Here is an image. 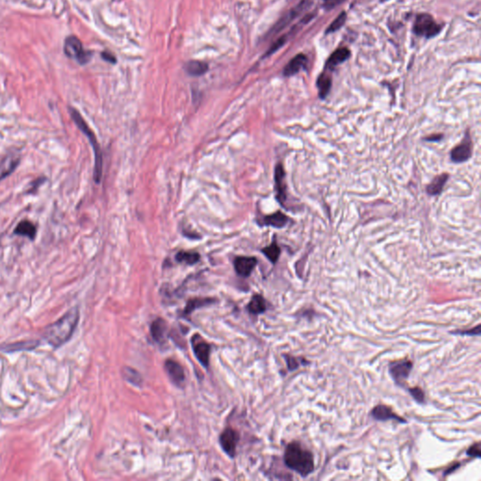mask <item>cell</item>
I'll return each instance as SVG.
<instances>
[{
    "label": "cell",
    "mask_w": 481,
    "mask_h": 481,
    "mask_svg": "<svg viewBox=\"0 0 481 481\" xmlns=\"http://www.w3.org/2000/svg\"><path fill=\"white\" fill-rule=\"evenodd\" d=\"M79 321V310L72 308L59 320L45 329V339L54 348L62 346L75 333Z\"/></svg>",
    "instance_id": "cell-1"
},
{
    "label": "cell",
    "mask_w": 481,
    "mask_h": 481,
    "mask_svg": "<svg viewBox=\"0 0 481 481\" xmlns=\"http://www.w3.org/2000/svg\"><path fill=\"white\" fill-rule=\"evenodd\" d=\"M284 461L289 469L302 476H307L314 471V457L297 442L289 443L284 455Z\"/></svg>",
    "instance_id": "cell-2"
},
{
    "label": "cell",
    "mask_w": 481,
    "mask_h": 481,
    "mask_svg": "<svg viewBox=\"0 0 481 481\" xmlns=\"http://www.w3.org/2000/svg\"><path fill=\"white\" fill-rule=\"evenodd\" d=\"M69 112L72 119V121L77 124V127L82 131L84 135H86L89 138L93 152H94V156H95V166H94V173H93V178L96 181V183H99L102 180V175H103V155H102V151L100 148V145L97 140L96 135L93 133V131L90 128L88 123L85 122L82 116L77 109L69 107Z\"/></svg>",
    "instance_id": "cell-3"
},
{
    "label": "cell",
    "mask_w": 481,
    "mask_h": 481,
    "mask_svg": "<svg viewBox=\"0 0 481 481\" xmlns=\"http://www.w3.org/2000/svg\"><path fill=\"white\" fill-rule=\"evenodd\" d=\"M441 28L442 26L438 25L436 21L433 19L430 14L422 13L417 15L414 26V32L421 37L432 38L441 31Z\"/></svg>",
    "instance_id": "cell-4"
},
{
    "label": "cell",
    "mask_w": 481,
    "mask_h": 481,
    "mask_svg": "<svg viewBox=\"0 0 481 481\" xmlns=\"http://www.w3.org/2000/svg\"><path fill=\"white\" fill-rule=\"evenodd\" d=\"M64 52L67 57L76 59L79 64L84 65L90 61L91 54L84 49L79 39L71 36L66 39Z\"/></svg>",
    "instance_id": "cell-5"
},
{
    "label": "cell",
    "mask_w": 481,
    "mask_h": 481,
    "mask_svg": "<svg viewBox=\"0 0 481 481\" xmlns=\"http://www.w3.org/2000/svg\"><path fill=\"white\" fill-rule=\"evenodd\" d=\"M310 4H311V2L309 0H303L297 6L294 7L293 9H291L289 13H286L282 18L276 23V26H274L271 30V34L274 35L276 33L280 32L286 26L289 25L291 21H293L299 15H301L302 13H304L308 7L310 6Z\"/></svg>",
    "instance_id": "cell-6"
},
{
    "label": "cell",
    "mask_w": 481,
    "mask_h": 481,
    "mask_svg": "<svg viewBox=\"0 0 481 481\" xmlns=\"http://www.w3.org/2000/svg\"><path fill=\"white\" fill-rule=\"evenodd\" d=\"M192 346L195 355L200 362V364L208 368L211 353L210 345L199 335H195L192 339Z\"/></svg>",
    "instance_id": "cell-7"
},
{
    "label": "cell",
    "mask_w": 481,
    "mask_h": 481,
    "mask_svg": "<svg viewBox=\"0 0 481 481\" xmlns=\"http://www.w3.org/2000/svg\"><path fill=\"white\" fill-rule=\"evenodd\" d=\"M472 156V142L468 132L465 133L464 138L461 144L456 146L450 153V158L454 163H463L469 160Z\"/></svg>",
    "instance_id": "cell-8"
},
{
    "label": "cell",
    "mask_w": 481,
    "mask_h": 481,
    "mask_svg": "<svg viewBox=\"0 0 481 481\" xmlns=\"http://www.w3.org/2000/svg\"><path fill=\"white\" fill-rule=\"evenodd\" d=\"M413 368V363L411 361H401L395 362L390 365V374L392 378L397 383V385H402L409 378Z\"/></svg>",
    "instance_id": "cell-9"
},
{
    "label": "cell",
    "mask_w": 481,
    "mask_h": 481,
    "mask_svg": "<svg viewBox=\"0 0 481 481\" xmlns=\"http://www.w3.org/2000/svg\"><path fill=\"white\" fill-rule=\"evenodd\" d=\"M239 442V435L236 430L227 428L222 432L220 436V443L225 452L231 458H233L236 453V448Z\"/></svg>",
    "instance_id": "cell-10"
},
{
    "label": "cell",
    "mask_w": 481,
    "mask_h": 481,
    "mask_svg": "<svg viewBox=\"0 0 481 481\" xmlns=\"http://www.w3.org/2000/svg\"><path fill=\"white\" fill-rule=\"evenodd\" d=\"M165 369L173 384L178 386H180L183 384L186 380V375H184L182 366H180L178 362L173 360H167L165 363Z\"/></svg>",
    "instance_id": "cell-11"
},
{
    "label": "cell",
    "mask_w": 481,
    "mask_h": 481,
    "mask_svg": "<svg viewBox=\"0 0 481 481\" xmlns=\"http://www.w3.org/2000/svg\"><path fill=\"white\" fill-rule=\"evenodd\" d=\"M257 261L254 257H237L234 260V268L238 275L247 277L256 267Z\"/></svg>",
    "instance_id": "cell-12"
},
{
    "label": "cell",
    "mask_w": 481,
    "mask_h": 481,
    "mask_svg": "<svg viewBox=\"0 0 481 481\" xmlns=\"http://www.w3.org/2000/svg\"><path fill=\"white\" fill-rule=\"evenodd\" d=\"M21 157L17 154H8L0 162V181L9 177L19 166Z\"/></svg>",
    "instance_id": "cell-13"
},
{
    "label": "cell",
    "mask_w": 481,
    "mask_h": 481,
    "mask_svg": "<svg viewBox=\"0 0 481 481\" xmlns=\"http://www.w3.org/2000/svg\"><path fill=\"white\" fill-rule=\"evenodd\" d=\"M275 181H276V198L280 202V204H284L286 200V186H285V171L281 164H277L275 171Z\"/></svg>",
    "instance_id": "cell-14"
},
{
    "label": "cell",
    "mask_w": 481,
    "mask_h": 481,
    "mask_svg": "<svg viewBox=\"0 0 481 481\" xmlns=\"http://www.w3.org/2000/svg\"><path fill=\"white\" fill-rule=\"evenodd\" d=\"M372 417H374V419L379 420V421H386V420L395 419V420H397L398 422H401V423H405V422H406L403 418L398 417V416L392 411L391 408H389V407L386 406V405H378V406H376V407L372 410Z\"/></svg>",
    "instance_id": "cell-15"
},
{
    "label": "cell",
    "mask_w": 481,
    "mask_h": 481,
    "mask_svg": "<svg viewBox=\"0 0 481 481\" xmlns=\"http://www.w3.org/2000/svg\"><path fill=\"white\" fill-rule=\"evenodd\" d=\"M308 62V58L304 54H298L294 58H292L287 66L285 67L283 75L285 77H291L294 76L297 72L304 69Z\"/></svg>",
    "instance_id": "cell-16"
},
{
    "label": "cell",
    "mask_w": 481,
    "mask_h": 481,
    "mask_svg": "<svg viewBox=\"0 0 481 481\" xmlns=\"http://www.w3.org/2000/svg\"><path fill=\"white\" fill-rule=\"evenodd\" d=\"M167 322L160 318L155 320L151 326V334L153 339L161 345L164 344L167 340Z\"/></svg>",
    "instance_id": "cell-17"
},
{
    "label": "cell",
    "mask_w": 481,
    "mask_h": 481,
    "mask_svg": "<svg viewBox=\"0 0 481 481\" xmlns=\"http://www.w3.org/2000/svg\"><path fill=\"white\" fill-rule=\"evenodd\" d=\"M350 57H351V52L348 48H345V47L340 48V49L334 52L333 54L331 55V57L328 58L325 68L329 69V70H333L335 67L343 63Z\"/></svg>",
    "instance_id": "cell-18"
},
{
    "label": "cell",
    "mask_w": 481,
    "mask_h": 481,
    "mask_svg": "<svg viewBox=\"0 0 481 481\" xmlns=\"http://www.w3.org/2000/svg\"><path fill=\"white\" fill-rule=\"evenodd\" d=\"M288 221H289V218L283 212L278 211V212H275L271 215L264 216L263 220H262L261 225L274 227L276 229H282L287 225Z\"/></svg>",
    "instance_id": "cell-19"
},
{
    "label": "cell",
    "mask_w": 481,
    "mask_h": 481,
    "mask_svg": "<svg viewBox=\"0 0 481 481\" xmlns=\"http://www.w3.org/2000/svg\"><path fill=\"white\" fill-rule=\"evenodd\" d=\"M14 233L19 236L28 238L29 240H34L37 235V229L36 226L30 221L24 220L17 225L14 230Z\"/></svg>",
    "instance_id": "cell-20"
},
{
    "label": "cell",
    "mask_w": 481,
    "mask_h": 481,
    "mask_svg": "<svg viewBox=\"0 0 481 481\" xmlns=\"http://www.w3.org/2000/svg\"><path fill=\"white\" fill-rule=\"evenodd\" d=\"M449 179V174H441L437 176L432 180L430 184L427 186V193L430 196H437L441 194Z\"/></svg>",
    "instance_id": "cell-21"
},
{
    "label": "cell",
    "mask_w": 481,
    "mask_h": 481,
    "mask_svg": "<svg viewBox=\"0 0 481 481\" xmlns=\"http://www.w3.org/2000/svg\"><path fill=\"white\" fill-rule=\"evenodd\" d=\"M266 301L262 295H254L252 297L251 301L249 302L247 309L250 312L251 314L258 315L262 314L263 312L266 311Z\"/></svg>",
    "instance_id": "cell-22"
},
{
    "label": "cell",
    "mask_w": 481,
    "mask_h": 481,
    "mask_svg": "<svg viewBox=\"0 0 481 481\" xmlns=\"http://www.w3.org/2000/svg\"><path fill=\"white\" fill-rule=\"evenodd\" d=\"M186 71L188 75L192 77H200L203 76L208 71V65L205 62L194 60L190 61L186 65Z\"/></svg>",
    "instance_id": "cell-23"
},
{
    "label": "cell",
    "mask_w": 481,
    "mask_h": 481,
    "mask_svg": "<svg viewBox=\"0 0 481 481\" xmlns=\"http://www.w3.org/2000/svg\"><path fill=\"white\" fill-rule=\"evenodd\" d=\"M331 86H332V79L330 76L325 72L321 73L317 80L319 95L321 99H325V97L327 96L329 91L331 90Z\"/></svg>",
    "instance_id": "cell-24"
},
{
    "label": "cell",
    "mask_w": 481,
    "mask_h": 481,
    "mask_svg": "<svg viewBox=\"0 0 481 481\" xmlns=\"http://www.w3.org/2000/svg\"><path fill=\"white\" fill-rule=\"evenodd\" d=\"M199 253L197 252H189V251H180L176 255V261L178 263H186L187 265H194L197 263H199Z\"/></svg>",
    "instance_id": "cell-25"
},
{
    "label": "cell",
    "mask_w": 481,
    "mask_h": 481,
    "mask_svg": "<svg viewBox=\"0 0 481 481\" xmlns=\"http://www.w3.org/2000/svg\"><path fill=\"white\" fill-rule=\"evenodd\" d=\"M214 300L212 298H197V299L189 300V302L187 303L184 313L186 315L190 314L196 308L208 306L210 304H212Z\"/></svg>",
    "instance_id": "cell-26"
},
{
    "label": "cell",
    "mask_w": 481,
    "mask_h": 481,
    "mask_svg": "<svg viewBox=\"0 0 481 481\" xmlns=\"http://www.w3.org/2000/svg\"><path fill=\"white\" fill-rule=\"evenodd\" d=\"M263 253L266 257H268V260L271 263H276L277 260H278V257L280 256V248L276 244V241H274L271 244V245L263 248Z\"/></svg>",
    "instance_id": "cell-27"
},
{
    "label": "cell",
    "mask_w": 481,
    "mask_h": 481,
    "mask_svg": "<svg viewBox=\"0 0 481 481\" xmlns=\"http://www.w3.org/2000/svg\"><path fill=\"white\" fill-rule=\"evenodd\" d=\"M122 372H123V377L126 379L130 383H132L133 385H138V386H139V385H141L142 383H143L140 374L136 372V371H135L134 368H131V367H123Z\"/></svg>",
    "instance_id": "cell-28"
},
{
    "label": "cell",
    "mask_w": 481,
    "mask_h": 481,
    "mask_svg": "<svg viewBox=\"0 0 481 481\" xmlns=\"http://www.w3.org/2000/svg\"><path fill=\"white\" fill-rule=\"evenodd\" d=\"M347 19V14L346 13H341L340 15L334 20L333 23L328 26L327 29H326V34H329V33L336 32L338 31L339 29H340L342 26H344L345 22H346Z\"/></svg>",
    "instance_id": "cell-29"
},
{
    "label": "cell",
    "mask_w": 481,
    "mask_h": 481,
    "mask_svg": "<svg viewBox=\"0 0 481 481\" xmlns=\"http://www.w3.org/2000/svg\"><path fill=\"white\" fill-rule=\"evenodd\" d=\"M409 392H410L412 397L414 398V399L417 401L418 403H422L425 400V394H424L423 390L418 388V387H415V388H410L409 389Z\"/></svg>",
    "instance_id": "cell-30"
},
{
    "label": "cell",
    "mask_w": 481,
    "mask_h": 481,
    "mask_svg": "<svg viewBox=\"0 0 481 481\" xmlns=\"http://www.w3.org/2000/svg\"><path fill=\"white\" fill-rule=\"evenodd\" d=\"M454 335H462V336H479L480 335V324L476 325V327L469 329V330H464V331H457L453 332Z\"/></svg>",
    "instance_id": "cell-31"
},
{
    "label": "cell",
    "mask_w": 481,
    "mask_h": 481,
    "mask_svg": "<svg viewBox=\"0 0 481 481\" xmlns=\"http://www.w3.org/2000/svg\"><path fill=\"white\" fill-rule=\"evenodd\" d=\"M322 6L326 10H332L334 8L340 5L344 0H321Z\"/></svg>",
    "instance_id": "cell-32"
},
{
    "label": "cell",
    "mask_w": 481,
    "mask_h": 481,
    "mask_svg": "<svg viewBox=\"0 0 481 481\" xmlns=\"http://www.w3.org/2000/svg\"><path fill=\"white\" fill-rule=\"evenodd\" d=\"M467 455L474 458H479L480 457V445L479 443H475L472 446L470 449L467 450Z\"/></svg>",
    "instance_id": "cell-33"
},
{
    "label": "cell",
    "mask_w": 481,
    "mask_h": 481,
    "mask_svg": "<svg viewBox=\"0 0 481 481\" xmlns=\"http://www.w3.org/2000/svg\"><path fill=\"white\" fill-rule=\"evenodd\" d=\"M286 359H287V363H288V366H289V371H292V369H296V367L299 366V363L296 361L294 357H290V356H286Z\"/></svg>",
    "instance_id": "cell-34"
},
{
    "label": "cell",
    "mask_w": 481,
    "mask_h": 481,
    "mask_svg": "<svg viewBox=\"0 0 481 481\" xmlns=\"http://www.w3.org/2000/svg\"><path fill=\"white\" fill-rule=\"evenodd\" d=\"M102 57H103V59L106 60V61H109V62H112V63H115L116 62L115 57H114L112 54H110V53L103 52V54H102Z\"/></svg>",
    "instance_id": "cell-35"
},
{
    "label": "cell",
    "mask_w": 481,
    "mask_h": 481,
    "mask_svg": "<svg viewBox=\"0 0 481 481\" xmlns=\"http://www.w3.org/2000/svg\"><path fill=\"white\" fill-rule=\"evenodd\" d=\"M442 137H443V135H433L426 137L425 140H427V141H439V140L442 139Z\"/></svg>",
    "instance_id": "cell-36"
},
{
    "label": "cell",
    "mask_w": 481,
    "mask_h": 481,
    "mask_svg": "<svg viewBox=\"0 0 481 481\" xmlns=\"http://www.w3.org/2000/svg\"><path fill=\"white\" fill-rule=\"evenodd\" d=\"M381 1H386V0H381Z\"/></svg>",
    "instance_id": "cell-37"
}]
</instances>
